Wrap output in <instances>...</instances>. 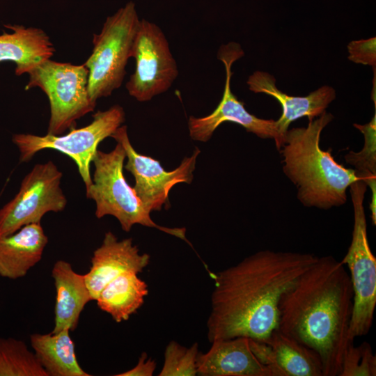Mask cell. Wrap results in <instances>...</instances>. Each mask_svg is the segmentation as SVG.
I'll use <instances>...</instances> for the list:
<instances>
[{"label": "cell", "instance_id": "1", "mask_svg": "<svg viewBox=\"0 0 376 376\" xmlns=\"http://www.w3.org/2000/svg\"><path fill=\"white\" fill-rule=\"evenodd\" d=\"M317 258L311 253L266 249L211 272L214 288L207 322L209 341L269 336L278 327L282 295Z\"/></svg>", "mask_w": 376, "mask_h": 376}, {"label": "cell", "instance_id": "2", "mask_svg": "<svg viewBox=\"0 0 376 376\" xmlns=\"http://www.w3.org/2000/svg\"><path fill=\"white\" fill-rule=\"evenodd\" d=\"M353 308L350 274L331 256L315 261L281 296L277 329L319 356L324 376H339Z\"/></svg>", "mask_w": 376, "mask_h": 376}, {"label": "cell", "instance_id": "3", "mask_svg": "<svg viewBox=\"0 0 376 376\" xmlns=\"http://www.w3.org/2000/svg\"><path fill=\"white\" fill-rule=\"evenodd\" d=\"M334 119L326 111L308 120L306 127L288 130L280 152L283 171L297 188V198L306 207L329 210L347 201V189L359 178L354 169L338 164L329 148L320 146L323 129Z\"/></svg>", "mask_w": 376, "mask_h": 376}, {"label": "cell", "instance_id": "4", "mask_svg": "<svg viewBox=\"0 0 376 376\" xmlns=\"http://www.w3.org/2000/svg\"><path fill=\"white\" fill-rule=\"evenodd\" d=\"M125 158V151L118 143L109 152L97 150L95 153L92 162L95 166L93 183L86 195L95 203L96 217L113 216L125 232H129L134 224L157 228L191 245L186 238L185 228L164 227L152 221L150 212L125 180L123 174Z\"/></svg>", "mask_w": 376, "mask_h": 376}, {"label": "cell", "instance_id": "5", "mask_svg": "<svg viewBox=\"0 0 376 376\" xmlns=\"http://www.w3.org/2000/svg\"><path fill=\"white\" fill-rule=\"evenodd\" d=\"M139 22L135 4L129 1L106 19L100 33L93 35L92 52L84 64L88 70V90L94 102L122 85Z\"/></svg>", "mask_w": 376, "mask_h": 376}, {"label": "cell", "instance_id": "6", "mask_svg": "<svg viewBox=\"0 0 376 376\" xmlns=\"http://www.w3.org/2000/svg\"><path fill=\"white\" fill-rule=\"evenodd\" d=\"M26 74L29 81L25 90L40 88L49 99L48 134L61 135L75 128L77 120L96 106L89 96L88 70L84 64L73 65L49 58L31 68Z\"/></svg>", "mask_w": 376, "mask_h": 376}, {"label": "cell", "instance_id": "7", "mask_svg": "<svg viewBox=\"0 0 376 376\" xmlns=\"http://www.w3.org/2000/svg\"><path fill=\"white\" fill-rule=\"evenodd\" d=\"M350 187L354 210V225L350 246L340 261L347 265L353 290V308L348 337L368 334L373 322L376 306V258L368 240L367 222L363 201L367 190L361 178Z\"/></svg>", "mask_w": 376, "mask_h": 376}, {"label": "cell", "instance_id": "8", "mask_svg": "<svg viewBox=\"0 0 376 376\" xmlns=\"http://www.w3.org/2000/svg\"><path fill=\"white\" fill-rule=\"evenodd\" d=\"M125 113L123 107L115 104L105 111H98L92 122L83 127L72 128L64 135L38 136L15 134L13 143L19 152V162H27L39 151L52 149L70 157L76 164L85 185L86 191L93 183L90 166L99 144L122 125Z\"/></svg>", "mask_w": 376, "mask_h": 376}, {"label": "cell", "instance_id": "9", "mask_svg": "<svg viewBox=\"0 0 376 376\" xmlns=\"http://www.w3.org/2000/svg\"><path fill=\"white\" fill-rule=\"evenodd\" d=\"M62 173L48 161L36 164L23 178L16 195L0 209V236L40 223L49 212L65 210L67 198L61 187Z\"/></svg>", "mask_w": 376, "mask_h": 376}, {"label": "cell", "instance_id": "10", "mask_svg": "<svg viewBox=\"0 0 376 376\" xmlns=\"http://www.w3.org/2000/svg\"><path fill=\"white\" fill-rule=\"evenodd\" d=\"M132 57L135 69L126 89L139 102L150 101L166 92L178 76L166 36L159 26L145 19H140Z\"/></svg>", "mask_w": 376, "mask_h": 376}, {"label": "cell", "instance_id": "11", "mask_svg": "<svg viewBox=\"0 0 376 376\" xmlns=\"http://www.w3.org/2000/svg\"><path fill=\"white\" fill-rule=\"evenodd\" d=\"M244 55V52L241 46L235 42L221 46L217 53V58L224 63L226 71L223 96L218 106L210 114L199 118H189V136L194 141L206 142L221 124L232 122L241 125L247 132L259 138L274 139L277 150H280L284 138L279 132L276 121L260 118L248 112L244 107V103L240 101L231 91L232 65Z\"/></svg>", "mask_w": 376, "mask_h": 376}, {"label": "cell", "instance_id": "12", "mask_svg": "<svg viewBox=\"0 0 376 376\" xmlns=\"http://www.w3.org/2000/svg\"><path fill=\"white\" fill-rule=\"evenodd\" d=\"M111 137L123 147L127 159L124 168L134 176L133 188L148 212L160 211L163 205L165 207L170 205L169 194L174 185L191 182L200 153L198 148L190 157H185L175 169L169 171L158 160L135 150L129 139L126 125L120 126Z\"/></svg>", "mask_w": 376, "mask_h": 376}, {"label": "cell", "instance_id": "13", "mask_svg": "<svg viewBox=\"0 0 376 376\" xmlns=\"http://www.w3.org/2000/svg\"><path fill=\"white\" fill-rule=\"evenodd\" d=\"M249 343L256 357L273 376H324L318 354L277 328L264 339L249 338Z\"/></svg>", "mask_w": 376, "mask_h": 376}, {"label": "cell", "instance_id": "14", "mask_svg": "<svg viewBox=\"0 0 376 376\" xmlns=\"http://www.w3.org/2000/svg\"><path fill=\"white\" fill-rule=\"evenodd\" d=\"M149 263L150 256L140 253L132 238L118 240L112 232H107L93 252L89 271L84 274L92 300L95 301L104 287L120 274H139Z\"/></svg>", "mask_w": 376, "mask_h": 376}, {"label": "cell", "instance_id": "15", "mask_svg": "<svg viewBox=\"0 0 376 376\" xmlns=\"http://www.w3.org/2000/svg\"><path fill=\"white\" fill-rule=\"evenodd\" d=\"M246 84L251 91L271 95L280 103L282 113L276 121L283 138L293 121L304 116L308 120L320 116L336 98L334 88L329 86H321L306 96L288 95L276 87L273 75L260 70L251 75Z\"/></svg>", "mask_w": 376, "mask_h": 376}, {"label": "cell", "instance_id": "16", "mask_svg": "<svg viewBox=\"0 0 376 376\" xmlns=\"http://www.w3.org/2000/svg\"><path fill=\"white\" fill-rule=\"evenodd\" d=\"M197 374L203 376H273L251 350L244 336L212 342L205 354L198 352Z\"/></svg>", "mask_w": 376, "mask_h": 376}, {"label": "cell", "instance_id": "17", "mask_svg": "<svg viewBox=\"0 0 376 376\" xmlns=\"http://www.w3.org/2000/svg\"><path fill=\"white\" fill-rule=\"evenodd\" d=\"M47 243L40 223L0 236V276L14 280L24 277L41 260Z\"/></svg>", "mask_w": 376, "mask_h": 376}, {"label": "cell", "instance_id": "18", "mask_svg": "<svg viewBox=\"0 0 376 376\" xmlns=\"http://www.w3.org/2000/svg\"><path fill=\"white\" fill-rule=\"evenodd\" d=\"M52 276L56 289L54 327L52 332L65 329L74 331L85 306L92 301L84 274L75 272L70 263L58 260L53 265Z\"/></svg>", "mask_w": 376, "mask_h": 376}, {"label": "cell", "instance_id": "19", "mask_svg": "<svg viewBox=\"0 0 376 376\" xmlns=\"http://www.w3.org/2000/svg\"><path fill=\"white\" fill-rule=\"evenodd\" d=\"M4 27L11 32L0 35V63H15L17 76L54 55V45L43 30L18 24H4Z\"/></svg>", "mask_w": 376, "mask_h": 376}, {"label": "cell", "instance_id": "20", "mask_svg": "<svg viewBox=\"0 0 376 376\" xmlns=\"http://www.w3.org/2000/svg\"><path fill=\"white\" fill-rule=\"evenodd\" d=\"M65 329L56 333L30 336L33 352L48 376H90L79 365L75 344Z\"/></svg>", "mask_w": 376, "mask_h": 376}, {"label": "cell", "instance_id": "21", "mask_svg": "<svg viewBox=\"0 0 376 376\" xmlns=\"http://www.w3.org/2000/svg\"><path fill=\"white\" fill-rule=\"evenodd\" d=\"M137 273L125 272L107 283L96 299L98 307L116 322L129 319L143 304L148 285Z\"/></svg>", "mask_w": 376, "mask_h": 376}, {"label": "cell", "instance_id": "22", "mask_svg": "<svg viewBox=\"0 0 376 376\" xmlns=\"http://www.w3.org/2000/svg\"><path fill=\"white\" fill-rule=\"evenodd\" d=\"M364 135L363 149L350 151L345 155L346 162L354 167L356 175L362 178L371 191L370 210L373 225L376 224V113L366 125L354 124Z\"/></svg>", "mask_w": 376, "mask_h": 376}, {"label": "cell", "instance_id": "23", "mask_svg": "<svg viewBox=\"0 0 376 376\" xmlns=\"http://www.w3.org/2000/svg\"><path fill=\"white\" fill-rule=\"evenodd\" d=\"M0 376H48L22 340L0 338Z\"/></svg>", "mask_w": 376, "mask_h": 376}, {"label": "cell", "instance_id": "24", "mask_svg": "<svg viewBox=\"0 0 376 376\" xmlns=\"http://www.w3.org/2000/svg\"><path fill=\"white\" fill-rule=\"evenodd\" d=\"M198 345L196 343L187 348L177 342L171 341L164 352V366L160 376H195Z\"/></svg>", "mask_w": 376, "mask_h": 376}, {"label": "cell", "instance_id": "25", "mask_svg": "<svg viewBox=\"0 0 376 376\" xmlns=\"http://www.w3.org/2000/svg\"><path fill=\"white\" fill-rule=\"evenodd\" d=\"M376 357L370 345L351 343L347 348L339 376H375Z\"/></svg>", "mask_w": 376, "mask_h": 376}, {"label": "cell", "instance_id": "26", "mask_svg": "<svg viewBox=\"0 0 376 376\" xmlns=\"http://www.w3.org/2000/svg\"><path fill=\"white\" fill-rule=\"evenodd\" d=\"M375 37L369 39L351 41L347 45L349 60L354 63L369 65L375 68Z\"/></svg>", "mask_w": 376, "mask_h": 376}, {"label": "cell", "instance_id": "27", "mask_svg": "<svg viewBox=\"0 0 376 376\" xmlns=\"http://www.w3.org/2000/svg\"><path fill=\"white\" fill-rule=\"evenodd\" d=\"M155 368L156 362L151 359H147L146 353L143 352L134 368L116 376H151Z\"/></svg>", "mask_w": 376, "mask_h": 376}]
</instances>
